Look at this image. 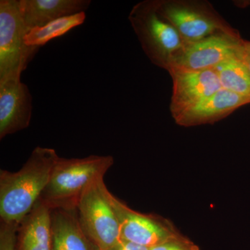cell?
<instances>
[{"label":"cell","instance_id":"obj_5","mask_svg":"<svg viewBox=\"0 0 250 250\" xmlns=\"http://www.w3.org/2000/svg\"><path fill=\"white\" fill-rule=\"evenodd\" d=\"M19 0L0 1V82L21 79L40 47L26 45Z\"/></svg>","mask_w":250,"mask_h":250},{"label":"cell","instance_id":"obj_8","mask_svg":"<svg viewBox=\"0 0 250 250\" xmlns=\"http://www.w3.org/2000/svg\"><path fill=\"white\" fill-rule=\"evenodd\" d=\"M108 196L118 218L122 240L150 249L179 234L169 220L131 209L110 191Z\"/></svg>","mask_w":250,"mask_h":250},{"label":"cell","instance_id":"obj_9","mask_svg":"<svg viewBox=\"0 0 250 250\" xmlns=\"http://www.w3.org/2000/svg\"><path fill=\"white\" fill-rule=\"evenodd\" d=\"M172 77L170 109L172 117L221 90L214 69L205 70H167Z\"/></svg>","mask_w":250,"mask_h":250},{"label":"cell","instance_id":"obj_3","mask_svg":"<svg viewBox=\"0 0 250 250\" xmlns=\"http://www.w3.org/2000/svg\"><path fill=\"white\" fill-rule=\"evenodd\" d=\"M129 20L148 58L167 70L171 59L185 44L177 29L157 12L153 1L135 5Z\"/></svg>","mask_w":250,"mask_h":250},{"label":"cell","instance_id":"obj_7","mask_svg":"<svg viewBox=\"0 0 250 250\" xmlns=\"http://www.w3.org/2000/svg\"><path fill=\"white\" fill-rule=\"evenodd\" d=\"M242 39L236 31L219 32L184 44L171 59L167 70H205L236 56Z\"/></svg>","mask_w":250,"mask_h":250},{"label":"cell","instance_id":"obj_15","mask_svg":"<svg viewBox=\"0 0 250 250\" xmlns=\"http://www.w3.org/2000/svg\"><path fill=\"white\" fill-rule=\"evenodd\" d=\"M213 69L222 88L250 97V72L237 56L223 61Z\"/></svg>","mask_w":250,"mask_h":250},{"label":"cell","instance_id":"obj_14","mask_svg":"<svg viewBox=\"0 0 250 250\" xmlns=\"http://www.w3.org/2000/svg\"><path fill=\"white\" fill-rule=\"evenodd\" d=\"M52 250H99L81 226L77 208L52 210Z\"/></svg>","mask_w":250,"mask_h":250},{"label":"cell","instance_id":"obj_17","mask_svg":"<svg viewBox=\"0 0 250 250\" xmlns=\"http://www.w3.org/2000/svg\"><path fill=\"white\" fill-rule=\"evenodd\" d=\"M149 250H200V248L188 238L179 233Z\"/></svg>","mask_w":250,"mask_h":250},{"label":"cell","instance_id":"obj_20","mask_svg":"<svg viewBox=\"0 0 250 250\" xmlns=\"http://www.w3.org/2000/svg\"><path fill=\"white\" fill-rule=\"evenodd\" d=\"M106 250H149V249L146 247L131 243V242L121 240L114 246Z\"/></svg>","mask_w":250,"mask_h":250},{"label":"cell","instance_id":"obj_2","mask_svg":"<svg viewBox=\"0 0 250 250\" xmlns=\"http://www.w3.org/2000/svg\"><path fill=\"white\" fill-rule=\"evenodd\" d=\"M114 164L111 156L90 155L82 159L59 156L48 183L40 197L51 209L77 208L81 197Z\"/></svg>","mask_w":250,"mask_h":250},{"label":"cell","instance_id":"obj_19","mask_svg":"<svg viewBox=\"0 0 250 250\" xmlns=\"http://www.w3.org/2000/svg\"><path fill=\"white\" fill-rule=\"evenodd\" d=\"M236 56L246 65L250 72V41H243L242 39L237 49Z\"/></svg>","mask_w":250,"mask_h":250},{"label":"cell","instance_id":"obj_4","mask_svg":"<svg viewBox=\"0 0 250 250\" xmlns=\"http://www.w3.org/2000/svg\"><path fill=\"white\" fill-rule=\"evenodd\" d=\"M108 191L104 178L99 179L85 190L77 207L81 226L99 250L109 249L122 240Z\"/></svg>","mask_w":250,"mask_h":250},{"label":"cell","instance_id":"obj_1","mask_svg":"<svg viewBox=\"0 0 250 250\" xmlns=\"http://www.w3.org/2000/svg\"><path fill=\"white\" fill-rule=\"evenodd\" d=\"M59 157L52 148L36 147L21 170H0L1 223L19 225L40 198Z\"/></svg>","mask_w":250,"mask_h":250},{"label":"cell","instance_id":"obj_16","mask_svg":"<svg viewBox=\"0 0 250 250\" xmlns=\"http://www.w3.org/2000/svg\"><path fill=\"white\" fill-rule=\"evenodd\" d=\"M85 12L59 18L48 23L43 27L34 28L27 33L24 38L26 45L30 47H41L52 39L60 37L73 28L84 22Z\"/></svg>","mask_w":250,"mask_h":250},{"label":"cell","instance_id":"obj_13","mask_svg":"<svg viewBox=\"0 0 250 250\" xmlns=\"http://www.w3.org/2000/svg\"><path fill=\"white\" fill-rule=\"evenodd\" d=\"M16 250H52V209L40 199L18 225Z\"/></svg>","mask_w":250,"mask_h":250},{"label":"cell","instance_id":"obj_18","mask_svg":"<svg viewBox=\"0 0 250 250\" xmlns=\"http://www.w3.org/2000/svg\"><path fill=\"white\" fill-rule=\"evenodd\" d=\"M18 225L1 223L0 250H16V232Z\"/></svg>","mask_w":250,"mask_h":250},{"label":"cell","instance_id":"obj_10","mask_svg":"<svg viewBox=\"0 0 250 250\" xmlns=\"http://www.w3.org/2000/svg\"><path fill=\"white\" fill-rule=\"evenodd\" d=\"M32 115V97L21 79L0 82V139L26 129Z\"/></svg>","mask_w":250,"mask_h":250},{"label":"cell","instance_id":"obj_6","mask_svg":"<svg viewBox=\"0 0 250 250\" xmlns=\"http://www.w3.org/2000/svg\"><path fill=\"white\" fill-rule=\"evenodd\" d=\"M153 2L157 12L177 29L185 43L217 33L234 31L209 3L181 0H157Z\"/></svg>","mask_w":250,"mask_h":250},{"label":"cell","instance_id":"obj_11","mask_svg":"<svg viewBox=\"0 0 250 250\" xmlns=\"http://www.w3.org/2000/svg\"><path fill=\"white\" fill-rule=\"evenodd\" d=\"M250 103V97L224 89L204 99L173 117L182 126L211 124L232 113L235 110Z\"/></svg>","mask_w":250,"mask_h":250},{"label":"cell","instance_id":"obj_12","mask_svg":"<svg viewBox=\"0 0 250 250\" xmlns=\"http://www.w3.org/2000/svg\"><path fill=\"white\" fill-rule=\"evenodd\" d=\"M90 3V0H19V9L29 32L59 18L85 12Z\"/></svg>","mask_w":250,"mask_h":250}]
</instances>
